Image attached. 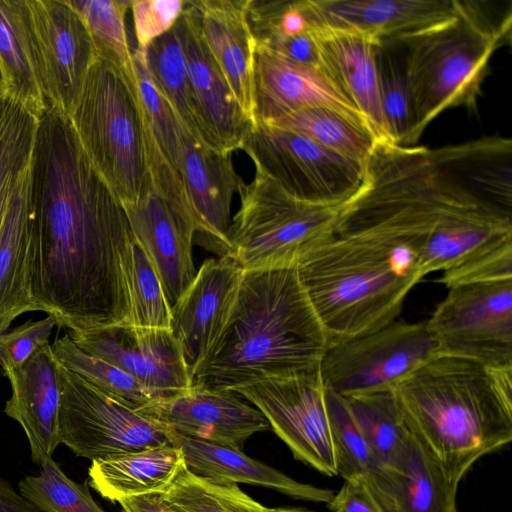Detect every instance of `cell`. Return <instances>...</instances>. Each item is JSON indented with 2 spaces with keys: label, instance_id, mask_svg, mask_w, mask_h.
<instances>
[{
  "label": "cell",
  "instance_id": "obj_39",
  "mask_svg": "<svg viewBox=\"0 0 512 512\" xmlns=\"http://www.w3.org/2000/svg\"><path fill=\"white\" fill-rule=\"evenodd\" d=\"M326 404L337 475L359 479L377 467L374 456L343 398L326 389Z\"/></svg>",
  "mask_w": 512,
  "mask_h": 512
},
{
  "label": "cell",
  "instance_id": "obj_27",
  "mask_svg": "<svg viewBox=\"0 0 512 512\" xmlns=\"http://www.w3.org/2000/svg\"><path fill=\"white\" fill-rule=\"evenodd\" d=\"M29 172L16 189L0 228V332L21 314L40 311L30 289Z\"/></svg>",
  "mask_w": 512,
  "mask_h": 512
},
{
  "label": "cell",
  "instance_id": "obj_45",
  "mask_svg": "<svg viewBox=\"0 0 512 512\" xmlns=\"http://www.w3.org/2000/svg\"><path fill=\"white\" fill-rule=\"evenodd\" d=\"M204 481L227 512H312L301 508L265 507L244 493L237 484H215L205 479Z\"/></svg>",
  "mask_w": 512,
  "mask_h": 512
},
{
  "label": "cell",
  "instance_id": "obj_25",
  "mask_svg": "<svg viewBox=\"0 0 512 512\" xmlns=\"http://www.w3.org/2000/svg\"><path fill=\"white\" fill-rule=\"evenodd\" d=\"M202 35L235 99L254 123L256 40L247 20V0H196Z\"/></svg>",
  "mask_w": 512,
  "mask_h": 512
},
{
  "label": "cell",
  "instance_id": "obj_32",
  "mask_svg": "<svg viewBox=\"0 0 512 512\" xmlns=\"http://www.w3.org/2000/svg\"><path fill=\"white\" fill-rule=\"evenodd\" d=\"M38 121L15 100L0 97V228L30 169Z\"/></svg>",
  "mask_w": 512,
  "mask_h": 512
},
{
  "label": "cell",
  "instance_id": "obj_47",
  "mask_svg": "<svg viewBox=\"0 0 512 512\" xmlns=\"http://www.w3.org/2000/svg\"><path fill=\"white\" fill-rule=\"evenodd\" d=\"M118 503L122 512H185L167 502L160 494L128 497Z\"/></svg>",
  "mask_w": 512,
  "mask_h": 512
},
{
  "label": "cell",
  "instance_id": "obj_15",
  "mask_svg": "<svg viewBox=\"0 0 512 512\" xmlns=\"http://www.w3.org/2000/svg\"><path fill=\"white\" fill-rule=\"evenodd\" d=\"M186 59L189 94L201 141L222 153L241 149L253 121L235 99L209 51L194 2L176 22Z\"/></svg>",
  "mask_w": 512,
  "mask_h": 512
},
{
  "label": "cell",
  "instance_id": "obj_49",
  "mask_svg": "<svg viewBox=\"0 0 512 512\" xmlns=\"http://www.w3.org/2000/svg\"><path fill=\"white\" fill-rule=\"evenodd\" d=\"M0 97H5V94H4V83H3L1 67H0Z\"/></svg>",
  "mask_w": 512,
  "mask_h": 512
},
{
  "label": "cell",
  "instance_id": "obj_10",
  "mask_svg": "<svg viewBox=\"0 0 512 512\" xmlns=\"http://www.w3.org/2000/svg\"><path fill=\"white\" fill-rule=\"evenodd\" d=\"M60 383L59 438L77 457L93 461L171 444L168 429L62 365Z\"/></svg>",
  "mask_w": 512,
  "mask_h": 512
},
{
  "label": "cell",
  "instance_id": "obj_26",
  "mask_svg": "<svg viewBox=\"0 0 512 512\" xmlns=\"http://www.w3.org/2000/svg\"><path fill=\"white\" fill-rule=\"evenodd\" d=\"M169 431V430H168ZM171 444L181 449L186 468L215 484H254L289 497L328 504L334 492L300 483L284 473L256 461L243 451L169 431Z\"/></svg>",
  "mask_w": 512,
  "mask_h": 512
},
{
  "label": "cell",
  "instance_id": "obj_34",
  "mask_svg": "<svg viewBox=\"0 0 512 512\" xmlns=\"http://www.w3.org/2000/svg\"><path fill=\"white\" fill-rule=\"evenodd\" d=\"M51 345L63 367L129 409L138 412L157 401L133 377L78 347L69 333L58 337Z\"/></svg>",
  "mask_w": 512,
  "mask_h": 512
},
{
  "label": "cell",
  "instance_id": "obj_31",
  "mask_svg": "<svg viewBox=\"0 0 512 512\" xmlns=\"http://www.w3.org/2000/svg\"><path fill=\"white\" fill-rule=\"evenodd\" d=\"M263 123L301 134L329 150L362 164L378 141L362 122L326 107L302 109Z\"/></svg>",
  "mask_w": 512,
  "mask_h": 512
},
{
  "label": "cell",
  "instance_id": "obj_38",
  "mask_svg": "<svg viewBox=\"0 0 512 512\" xmlns=\"http://www.w3.org/2000/svg\"><path fill=\"white\" fill-rule=\"evenodd\" d=\"M133 61L143 117L165 158L180 172L186 129L154 84L145 62L144 50L137 48L133 53Z\"/></svg>",
  "mask_w": 512,
  "mask_h": 512
},
{
  "label": "cell",
  "instance_id": "obj_14",
  "mask_svg": "<svg viewBox=\"0 0 512 512\" xmlns=\"http://www.w3.org/2000/svg\"><path fill=\"white\" fill-rule=\"evenodd\" d=\"M69 335L85 352L133 377L157 401L191 388V374L170 329L120 324Z\"/></svg>",
  "mask_w": 512,
  "mask_h": 512
},
{
  "label": "cell",
  "instance_id": "obj_30",
  "mask_svg": "<svg viewBox=\"0 0 512 512\" xmlns=\"http://www.w3.org/2000/svg\"><path fill=\"white\" fill-rule=\"evenodd\" d=\"M341 397L377 466H392L411 433L394 389Z\"/></svg>",
  "mask_w": 512,
  "mask_h": 512
},
{
  "label": "cell",
  "instance_id": "obj_36",
  "mask_svg": "<svg viewBox=\"0 0 512 512\" xmlns=\"http://www.w3.org/2000/svg\"><path fill=\"white\" fill-rule=\"evenodd\" d=\"M84 20L98 58L119 68L136 83L133 53L127 38L125 15L132 1L68 0Z\"/></svg>",
  "mask_w": 512,
  "mask_h": 512
},
{
  "label": "cell",
  "instance_id": "obj_6",
  "mask_svg": "<svg viewBox=\"0 0 512 512\" xmlns=\"http://www.w3.org/2000/svg\"><path fill=\"white\" fill-rule=\"evenodd\" d=\"M68 117L89 161L122 205L151 188L137 83L98 58Z\"/></svg>",
  "mask_w": 512,
  "mask_h": 512
},
{
  "label": "cell",
  "instance_id": "obj_44",
  "mask_svg": "<svg viewBox=\"0 0 512 512\" xmlns=\"http://www.w3.org/2000/svg\"><path fill=\"white\" fill-rule=\"evenodd\" d=\"M160 495L185 512H227L210 492L204 479L191 473L185 465Z\"/></svg>",
  "mask_w": 512,
  "mask_h": 512
},
{
  "label": "cell",
  "instance_id": "obj_23",
  "mask_svg": "<svg viewBox=\"0 0 512 512\" xmlns=\"http://www.w3.org/2000/svg\"><path fill=\"white\" fill-rule=\"evenodd\" d=\"M319 69L361 113L378 141H389L379 93V42L359 33L313 27Z\"/></svg>",
  "mask_w": 512,
  "mask_h": 512
},
{
  "label": "cell",
  "instance_id": "obj_17",
  "mask_svg": "<svg viewBox=\"0 0 512 512\" xmlns=\"http://www.w3.org/2000/svg\"><path fill=\"white\" fill-rule=\"evenodd\" d=\"M138 412L169 431L239 451L250 436L270 429L260 410L229 390L191 387Z\"/></svg>",
  "mask_w": 512,
  "mask_h": 512
},
{
  "label": "cell",
  "instance_id": "obj_1",
  "mask_svg": "<svg viewBox=\"0 0 512 512\" xmlns=\"http://www.w3.org/2000/svg\"><path fill=\"white\" fill-rule=\"evenodd\" d=\"M29 200L30 289L40 311L69 334L130 324L134 234L69 117L54 107L38 121Z\"/></svg>",
  "mask_w": 512,
  "mask_h": 512
},
{
  "label": "cell",
  "instance_id": "obj_5",
  "mask_svg": "<svg viewBox=\"0 0 512 512\" xmlns=\"http://www.w3.org/2000/svg\"><path fill=\"white\" fill-rule=\"evenodd\" d=\"M457 0L456 16L401 40L413 109L409 145L444 110H474L494 52L511 40V1Z\"/></svg>",
  "mask_w": 512,
  "mask_h": 512
},
{
  "label": "cell",
  "instance_id": "obj_2",
  "mask_svg": "<svg viewBox=\"0 0 512 512\" xmlns=\"http://www.w3.org/2000/svg\"><path fill=\"white\" fill-rule=\"evenodd\" d=\"M329 344L297 263L243 270L229 319L192 388L237 389L268 378L319 369Z\"/></svg>",
  "mask_w": 512,
  "mask_h": 512
},
{
  "label": "cell",
  "instance_id": "obj_24",
  "mask_svg": "<svg viewBox=\"0 0 512 512\" xmlns=\"http://www.w3.org/2000/svg\"><path fill=\"white\" fill-rule=\"evenodd\" d=\"M232 153H222L184 133L180 173L185 185L196 232L226 254L234 193L243 183L232 163Z\"/></svg>",
  "mask_w": 512,
  "mask_h": 512
},
{
  "label": "cell",
  "instance_id": "obj_43",
  "mask_svg": "<svg viewBox=\"0 0 512 512\" xmlns=\"http://www.w3.org/2000/svg\"><path fill=\"white\" fill-rule=\"evenodd\" d=\"M512 278V246L472 262L443 271L439 280L447 288L455 285Z\"/></svg>",
  "mask_w": 512,
  "mask_h": 512
},
{
  "label": "cell",
  "instance_id": "obj_40",
  "mask_svg": "<svg viewBox=\"0 0 512 512\" xmlns=\"http://www.w3.org/2000/svg\"><path fill=\"white\" fill-rule=\"evenodd\" d=\"M130 324L170 329L171 309L161 281L144 248L135 239L129 276Z\"/></svg>",
  "mask_w": 512,
  "mask_h": 512
},
{
  "label": "cell",
  "instance_id": "obj_42",
  "mask_svg": "<svg viewBox=\"0 0 512 512\" xmlns=\"http://www.w3.org/2000/svg\"><path fill=\"white\" fill-rule=\"evenodd\" d=\"M183 0H135L131 3L135 35L139 49L168 32L179 19Z\"/></svg>",
  "mask_w": 512,
  "mask_h": 512
},
{
  "label": "cell",
  "instance_id": "obj_46",
  "mask_svg": "<svg viewBox=\"0 0 512 512\" xmlns=\"http://www.w3.org/2000/svg\"><path fill=\"white\" fill-rule=\"evenodd\" d=\"M327 506L330 512H381L359 479L345 480Z\"/></svg>",
  "mask_w": 512,
  "mask_h": 512
},
{
  "label": "cell",
  "instance_id": "obj_41",
  "mask_svg": "<svg viewBox=\"0 0 512 512\" xmlns=\"http://www.w3.org/2000/svg\"><path fill=\"white\" fill-rule=\"evenodd\" d=\"M56 319L47 315L0 332V366L3 375L21 366L37 349L50 343Z\"/></svg>",
  "mask_w": 512,
  "mask_h": 512
},
{
  "label": "cell",
  "instance_id": "obj_13",
  "mask_svg": "<svg viewBox=\"0 0 512 512\" xmlns=\"http://www.w3.org/2000/svg\"><path fill=\"white\" fill-rule=\"evenodd\" d=\"M234 392L260 410L296 459L322 474L337 475L319 369L264 379Z\"/></svg>",
  "mask_w": 512,
  "mask_h": 512
},
{
  "label": "cell",
  "instance_id": "obj_12",
  "mask_svg": "<svg viewBox=\"0 0 512 512\" xmlns=\"http://www.w3.org/2000/svg\"><path fill=\"white\" fill-rule=\"evenodd\" d=\"M23 11L46 101L69 116L98 59L88 28L68 0H23Z\"/></svg>",
  "mask_w": 512,
  "mask_h": 512
},
{
  "label": "cell",
  "instance_id": "obj_37",
  "mask_svg": "<svg viewBox=\"0 0 512 512\" xmlns=\"http://www.w3.org/2000/svg\"><path fill=\"white\" fill-rule=\"evenodd\" d=\"M38 475L18 482L19 493L42 512H105L93 499L88 481L69 478L59 464L49 458Z\"/></svg>",
  "mask_w": 512,
  "mask_h": 512
},
{
  "label": "cell",
  "instance_id": "obj_28",
  "mask_svg": "<svg viewBox=\"0 0 512 512\" xmlns=\"http://www.w3.org/2000/svg\"><path fill=\"white\" fill-rule=\"evenodd\" d=\"M184 465L180 448L163 445L91 461L88 483L112 502L162 494Z\"/></svg>",
  "mask_w": 512,
  "mask_h": 512
},
{
  "label": "cell",
  "instance_id": "obj_21",
  "mask_svg": "<svg viewBox=\"0 0 512 512\" xmlns=\"http://www.w3.org/2000/svg\"><path fill=\"white\" fill-rule=\"evenodd\" d=\"M123 207L134 237L153 263L171 307L197 273L192 259L195 224L176 212L152 188Z\"/></svg>",
  "mask_w": 512,
  "mask_h": 512
},
{
  "label": "cell",
  "instance_id": "obj_19",
  "mask_svg": "<svg viewBox=\"0 0 512 512\" xmlns=\"http://www.w3.org/2000/svg\"><path fill=\"white\" fill-rule=\"evenodd\" d=\"M359 480L381 512H458V486L412 431L392 466Z\"/></svg>",
  "mask_w": 512,
  "mask_h": 512
},
{
  "label": "cell",
  "instance_id": "obj_8",
  "mask_svg": "<svg viewBox=\"0 0 512 512\" xmlns=\"http://www.w3.org/2000/svg\"><path fill=\"white\" fill-rule=\"evenodd\" d=\"M241 149L252 159L256 172L306 203L340 206L363 180L364 164L263 122L252 124Z\"/></svg>",
  "mask_w": 512,
  "mask_h": 512
},
{
  "label": "cell",
  "instance_id": "obj_29",
  "mask_svg": "<svg viewBox=\"0 0 512 512\" xmlns=\"http://www.w3.org/2000/svg\"><path fill=\"white\" fill-rule=\"evenodd\" d=\"M0 67L5 97L38 119L50 109L36 71L23 0H0Z\"/></svg>",
  "mask_w": 512,
  "mask_h": 512
},
{
  "label": "cell",
  "instance_id": "obj_16",
  "mask_svg": "<svg viewBox=\"0 0 512 512\" xmlns=\"http://www.w3.org/2000/svg\"><path fill=\"white\" fill-rule=\"evenodd\" d=\"M242 273L227 255L208 259L170 307V330L191 377L210 354L229 319Z\"/></svg>",
  "mask_w": 512,
  "mask_h": 512
},
{
  "label": "cell",
  "instance_id": "obj_3",
  "mask_svg": "<svg viewBox=\"0 0 512 512\" xmlns=\"http://www.w3.org/2000/svg\"><path fill=\"white\" fill-rule=\"evenodd\" d=\"M394 391L410 430L454 485L512 440V369L439 353Z\"/></svg>",
  "mask_w": 512,
  "mask_h": 512
},
{
  "label": "cell",
  "instance_id": "obj_35",
  "mask_svg": "<svg viewBox=\"0 0 512 512\" xmlns=\"http://www.w3.org/2000/svg\"><path fill=\"white\" fill-rule=\"evenodd\" d=\"M376 59L381 108L389 140L410 146L413 109L401 43L381 42Z\"/></svg>",
  "mask_w": 512,
  "mask_h": 512
},
{
  "label": "cell",
  "instance_id": "obj_4",
  "mask_svg": "<svg viewBox=\"0 0 512 512\" xmlns=\"http://www.w3.org/2000/svg\"><path fill=\"white\" fill-rule=\"evenodd\" d=\"M422 248L371 232L331 234L297 261L301 284L329 342L376 331L397 320L422 278Z\"/></svg>",
  "mask_w": 512,
  "mask_h": 512
},
{
  "label": "cell",
  "instance_id": "obj_18",
  "mask_svg": "<svg viewBox=\"0 0 512 512\" xmlns=\"http://www.w3.org/2000/svg\"><path fill=\"white\" fill-rule=\"evenodd\" d=\"M310 26L398 41L452 20L457 0H300Z\"/></svg>",
  "mask_w": 512,
  "mask_h": 512
},
{
  "label": "cell",
  "instance_id": "obj_11",
  "mask_svg": "<svg viewBox=\"0 0 512 512\" xmlns=\"http://www.w3.org/2000/svg\"><path fill=\"white\" fill-rule=\"evenodd\" d=\"M448 289L426 320L440 353L512 369V278Z\"/></svg>",
  "mask_w": 512,
  "mask_h": 512
},
{
  "label": "cell",
  "instance_id": "obj_33",
  "mask_svg": "<svg viewBox=\"0 0 512 512\" xmlns=\"http://www.w3.org/2000/svg\"><path fill=\"white\" fill-rule=\"evenodd\" d=\"M144 56L157 89L172 106L186 131L202 142L191 104L186 59L177 24L153 40L144 49Z\"/></svg>",
  "mask_w": 512,
  "mask_h": 512
},
{
  "label": "cell",
  "instance_id": "obj_20",
  "mask_svg": "<svg viewBox=\"0 0 512 512\" xmlns=\"http://www.w3.org/2000/svg\"><path fill=\"white\" fill-rule=\"evenodd\" d=\"M253 89L254 122H269L306 108L326 107L370 129L361 113L320 69L297 64L257 44Z\"/></svg>",
  "mask_w": 512,
  "mask_h": 512
},
{
  "label": "cell",
  "instance_id": "obj_22",
  "mask_svg": "<svg viewBox=\"0 0 512 512\" xmlns=\"http://www.w3.org/2000/svg\"><path fill=\"white\" fill-rule=\"evenodd\" d=\"M60 367L50 343L37 349L21 366L6 373L11 397L5 414L22 427L34 464L41 467L61 444Z\"/></svg>",
  "mask_w": 512,
  "mask_h": 512
},
{
  "label": "cell",
  "instance_id": "obj_9",
  "mask_svg": "<svg viewBox=\"0 0 512 512\" xmlns=\"http://www.w3.org/2000/svg\"><path fill=\"white\" fill-rule=\"evenodd\" d=\"M439 353L427 321L395 320L376 331L329 342L319 372L324 387L340 396L389 390Z\"/></svg>",
  "mask_w": 512,
  "mask_h": 512
},
{
  "label": "cell",
  "instance_id": "obj_48",
  "mask_svg": "<svg viewBox=\"0 0 512 512\" xmlns=\"http://www.w3.org/2000/svg\"><path fill=\"white\" fill-rule=\"evenodd\" d=\"M0 512H42L0 476Z\"/></svg>",
  "mask_w": 512,
  "mask_h": 512
},
{
  "label": "cell",
  "instance_id": "obj_7",
  "mask_svg": "<svg viewBox=\"0 0 512 512\" xmlns=\"http://www.w3.org/2000/svg\"><path fill=\"white\" fill-rule=\"evenodd\" d=\"M225 255L242 270L296 264L332 234L337 207L314 205L289 195L271 178L256 172L239 187Z\"/></svg>",
  "mask_w": 512,
  "mask_h": 512
}]
</instances>
